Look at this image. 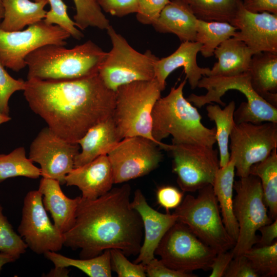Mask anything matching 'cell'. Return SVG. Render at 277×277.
<instances>
[{"label":"cell","mask_w":277,"mask_h":277,"mask_svg":"<svg viewBox=\"0 0 277 277\" xmlns=\"http://www.w3.org/2000/svg\"><path fill=\"white\" fill-rule=\"evenodd\" d=\"M171 1V0H170Z\"/></svg>","instance_id":"11a10c76"},{"label":"cell","mask_w":277,"mask_h":277,"mask_svg":"<svg viewBox=\"0 0 277 277\" xmlns=\"http://www.w3.org/2000/svg\"><path fill=\"white\" fill-rule=\"evenodd\" d=\"M235 103L231 101L224 109L219 105H209L206 106L207 116L210 121H214L216 126L215 136L219 149L220 168L225 166L230 161L228 143L230 134L235 125L233 113Z\"/></svg>","instance_id":"83f0119b"},{"label":"cell","mask_w":277,"mask_h":277,"mask_svg":"<svg viewBox=\"0 0 277 277\" xmlns=\"http://www.w3.org/2000/svg\"><path fill=\"white\" fill-rule=\"evenodd\" d=\"M26 81L23 79H15L7 71L0 62V112L9 115V100L16 91L24 90Z\"/></svg>","instance_id":"f35d334b"},{"label":"cell","mask_w":277,"mask_h":277,"mask_svg":"<svg viewBox=\"0 0 277 277\" xmlns=\"http://www.w3.org/2000/svg\"><path fill=\"white\" fill-rule=\"evenodd\" d=\"M68 274L69 270L66 268L54 267L46 276L49 277H65L68 276Z\"/></svg>","instance_id":"c3c4849f"},{"label":"cell","mask_w":277,"mask_h":277,"mask_svg":"<svg viewBox=\"0 0 277 277\" xmlns=\"http://www.w3.org/2000/svg\"><path fill=\"white\" fill-rule=\"evenodd\" d=\"M67 186H75L82 192V197L94 200L105 194L114 184L112 167L107 154L74 168L65 177Z\"/></svg>","instance_id":"ffe728a7"},{"label":"cell","mask_w":277,"mask_h":277,"mask_svg":"<svg viewBox=\"0 0 277 277\" xmlns=\"http://www.w3.org/2000/svg\"><path fill=\"white\" fill-rule=\"evenodd\" d=\"M4 9L3 6V0H0V23L3 18Z\"/></svg>","instance_id":"816d5d0a"},{"label":"cell","mask_w":277,"mask_h":277,"mask_svg":"<svg viewBox=\"0 0 277 277\" xmlns=\"http://www.w3.org/2000/svg\"><path fill=\"white\" fill-rule=\"evenodd\" d=\"M44 255L55 267H75L90 277L112 276L110 250H106L93 258L80 259L68 258L53 251L46 252Z\"/></svg>","instance_id":"f546056e"},{"label":"cell","mask_w":277,"mask_h":277,"mask_svg":"<svg viewBox=\"0 0 277 277\" xmlns=\"http://www.w3.org/2000/svg\"><path fill=\"white\" fill-rule=\"evenodd\" d=\"M75 7L73 16L76 27L81 30L89 27L106 30L110 25L96 0H73Z\"/></svg>","instance_id":"836d02e7"},{"label":"cell","mask_w":277,"mask_h":277,"mask_svg":"<svg viewBox=\"0 0 277 277\" xmlns=\"http://www.w3.org/2000/svg\"><path fill=\"white\" fill-rule=\"evenodd\" d=\"M33 1L39 2L43 0H33Z\"/></svg>","instance_id":"f5cc1de1"},{"label":"cell","mask_w":277,"mask_h":277,"mask_svg":"<svg viewBox=\"0 0 277 277\" xmlns=\"http://www.w3.org/2000/svg\"><path fill=\"white\" fill-rule=\"evenodd\" d=\"M48 2L50 9L47 11L43 21L48 24L58 26L75 39H81L84 34L69 17L65 3L62 0H48Z\"/></svg>","instance_id":"8d00e7d4"},{"label":"cell","mask_w":277,"mask_h":277,"mask_svg":"<svg viewBox=\"0 0 277 277\" xmlns=\"http://www.w3.org/2000/svg\"><path fill=\"white\" fill-rule=\"evenodd\" d=\"M234 257L232 252L227 251L217 253L214 258L210 270L211 272L210 277H223L230 263Z\"/></svg>","instance_id":"f6af8a7d"},{"label":"cell","mask_w":277,"mask_h":277,"mask_svg":"<svg viewBox=\"0 0 277 277\" xmlns=\"http://www.w3.org/2000/svg\"><path fill=\"white\" fill-rule=\"evenodd\" d=\"M229 138L230 158L234 161L236 175L246 177L252 165L277 148V123L235 124Z\"/></svg>","instance_id":"4fadbf2b"},{"label":"cell","mask_w":277,"mask_h":277,"mask_svg":"<svg viewBox=\"0 0 277 277\" xmlns=\"http://www.w3.org/2000/svg\"><path fill=\"white\" fill-rule=\"evenodd\" d=\"M248 73L253 90L277 108V53L261 52L254 54Z\"/></svg>","instance_id":"d4e9b609"},{"label":"cell","mask_w":277,"mask_h":277,"mask_svg":"<svg viewBox=\"0 0 277 277\" xmlns=\"http://www.w3.org/2000/svg\"><path fill=\"white\" fill-rule=\"evenodd\" d=\"M110 251L111 267L119 277H145V266L141 263L130 262L124 253L119 249Z\"/></svg>","instance_id":"74e56055"},{"label":"cell","mask_w":277,"mask_h":277,"mask_svg":"<svg viewBox=\"0 0 277 277\" xmlns=\"http://www.w3.org/2000/svg\"></svg>","instance_id":"db71d44e"},{"label":"cell","mask_w":277,"mask_h":277,"mask_svg":"<svg viewBox=\"0 0 277 277\" xmlns=\"http://www.w3.org/2000/svg\"><path fill=\"white\" fill-rule=\"evenodd\" d=\"M155 254L169 268L192 273L210 270L217 252L199 239L185 224L176 222L166 232Z\"/></svg>","instance_id":"30bf717a"},{"label":"cell","mask_w":277,"mask_h":277,"mask_svg":"<svg viewBox=\"0 0 277 277\" xmlns=\"http://www.w3.org/2000/svg\"><path fill=\"white\" fill-rule=\"evenodd\" d=\"M121 140L112 117L95 125L78 141L81 151L75 158L74 167H81L102 155L107 154Z\"/></svg>","instance_id":"7402d4cb"},{"label":"cell","mask_w":277,"mask_h":277,"mask_svg":"<svg viewBox=\"0 0 277 277\" xmlns=\"http://www.w3.org/2000/svg\"><path fill=\"white\" fill-rule=\"evenodd\" d=\"M240 178L233 184V212L239 226L238 237L231 249L234 256L253 247L259 240L257 231L273 221L264 201L260 179L252 174Z\"/></svg>","instance_id":"9c48e42d"},{"label":"cell","mask_w":277,"mask_h":277,"mask_svg":"<svg viewBox=\"0 0 277 277\" xmlns=\"http://www.w3.org/2000/svg\"><path fill=\"white\" fill-rule=\"evenodd\" d=\"M259 231L261 235L256 244V247L272 244L277 238V219L271 223L261 227Z\"/></svg>","instance_id":"7dc6e473"},{"label":"cell","mask_w":277,"mask_h":277,"mask_svg":"<svg viewBox=\"0 0 277 277\" xmlns=\"http://www.w3.org/2000/svg\"><path fill=\"white\" fill-rule=\"evenodd\" d=\"M197 19L230 24L243 0H183Z\"/></svg>","instance_id":"1f68e13d"},{"label":"cell","mask_w":277,"mask_h":277,"mask_svg":"<svg viewBox=\"0 0 277 277\" xmlns=\"http://www.w3.org/2000/svg\"><path fill=\"white\" fill-rule=\"evenodd\" d=\"M17 231L27 247L37 254L57 252L64 246L63 233L50 221L38 190L26 195Z\"/></svg>","instance_id":"9a60e30c"},{"label":"cell","mask_w":277,"mask_h":277,"mask_svg":"<svg viewBox=\"0 0 277 277\" xmlns=\"http://www.w3.org/2000/svg\"><path fill=\"white\" fill-rule=\"evenodd\" d=\"M128 184L112 188L99 197L81 196L72 227L63 233L64 246L81 249V258L117 249L126 256L138 255L143 241V222L131 206Z\"/></svg>","instance_id":"7a4b0ae2"},{"label":"cell","mask_w":277,"mask_h":277,"mask_svg":"<svg viewBox=\"0 0 277 277\" xmlns=\"http://www.w3.org/2000/svg\"><path fill=\"white\" fill-rule=\"evenodd\" d=\"M80 145L61 138L48 127L42 129L32 142L29 158L39 164L43 177L65 184L66 176L74 168Z\"/></svg>","instance_id":"2e32d148"},{"label":"cell","mask_w":277,"mask_h":277,"mask_svg":"<svg viewBox=\"0 0 277 277\" xmlns=\"http://www.w3.org/2000/svg\"><path fill=\"white\" fill-rule=\"evenodd\" d=\"M260 276L275 277L277 275V241L271 245L252 247L243 254Z\"/></svg>","instance_id":"e575fe53"},{"label":"cell","mask_w":277,"mask_h":277,"mask_svg":"<svg viewBox=\"0 0 277 277\" xmlns=\"http://www.w3.org/2000/svg\"><path fill=\"white\" fill-rule=\"evenodd\" d=\"M162 91L155 78L133 82L117 89L112 118L121 140L139 136L158 145L152 134V112Z\"/></svg>","instance_id":"5b68a950"},{"label":"cell","mask_w":277,"mask_h":277,"mask_svg":"<svg viewBox=\"0 0 277 277\" xmlns=\"http://www.w3.org/2000/svg\"><path fill=\"white\" fill-rule=\"evenodd\" d=\"M242 4L245 9L252 12L277 14V0H243Z\"/></svg>","instance_id":"bcb514c9"},{"label":"cell","mask_w":277,"mask_h":277,"mask_svg":"<svg viewBox=\"0 0 277 277\" xmlns=\"http://www.w3.org/2000/svg\"><path fill=\"white\" fill-rule=\"evenodd\" d=\"M197 19L183 0H171L152 26L162 33H172L183 42L195 41Z\"/></svg>","instance_id":"603a6c76"},{"label":"cell","mask_w":277,"mask_h":277,"mask_svg":"<svg viewBox=\"0 0 277 277\" xmlns=\"http://www.w3.org/2000/svg\"><path fill=\"white\" fill-rule=\"evenodd\" d=\"M249 174L258 176L261 182L263 199L269 215L277 219V151L273 149L265 159L252 165Z\"/></svg>","instance_id":"f1b7e54d"},{"label":"cell","mask_w":277,"mask_h":277,"mask_svg":"<svg viewBox=\"0 0 277 277\" xmlns=\"http://www.w3.org/2000/svg\"><path fill=\"white\" fill-rule=\"evenodd\" d=\"M202 45L196 42H183L177 49L168 56L159 58L154 66V76L162 91L165 89L166 80L175 70L183 67L191 89L197 87L199 81L208 76L210 68L200 67L196 56Z\"/></svg>","instance_id":"d6986e66"},{"label":"cell","mask_w":277,"mask_h":277,"mask_svg":"<svg viewBox=\"0 0 277 277\" xmlns=\"http://www.w3.org/2000/svg\"><path fill=\"white\" fill-rule=\"evenodd\" d=\"M224 277H259V274L244 255L234 256L230 262Z\"/></svg>","instance_id":"7bdbcfd3"},{"label":"cell","mask_w":277,"mask_h":277,"mask_svg":"<svg viewBox=\"0 0 277 277\" xmlns=\"http://www.w3.org/2000/svg\"><path fill=\"white\" fill-rule=\"evenodd\" d=\"M131 206L140 214L144 230L143 242L134 263L145 265L154 258L160 241L177 218L173 213L164 214L152 208L140 189L135 191Z\"/></svg>","instance_id":"ac0fdd59"},{"label":"cell","mask_w":277,"mask_h":277,"mask_svg":"<svg viewBox=\"0 0 277 277\" xmlns=\"http://www.w3.org/2000/svg\"><path fill=\"white\" fill-rule=\"evenodd\" d=\"M15 260L13 256L0 252V272L5 264L13 262Z\"/></svg>","instance_id":"681fc988"},{"label":"cell","mask_w":277,"mask_h":277,"mask_svg":"<svg viewBox=\"0 0 277 277\" xmlns=\"http://www.w3.org/2000/svg\"><path fill=\"white\" fill-rule=\"evenodd\" d=\"M23 91L31 109L56 135L72 143L112 117L115 107V92L98 74L69 80H27Z\"/></svg>","instance_id":"6da1fadb"},{"label":"cell","mask_w":277,"mask_h":277,"mask_svg":"<svg viewBox=\"0 0 277 277\" xmlns=\"http://www.w3.org/2000/svg\"><path fill=\"white\" fill-rule=\"evenodd\" d=\"M102 11L122 17L137 10V0H96Z\"/></svg>","instance_id":"60d3db41"},{"label":"cell","mask_w":277,"mask_h":277,"mask_svg":"<svg viewBox=\"0 0 277 277\" xmlns=\"http://www.w3.org/2000/svg\"><path fill=\"white\" fill-rule=\"evenodd\" d=\"M47 45L28 54L27 80H69L98 74L107 52L91 40L71 48Z\"/></svg>","instance_id":"277c9868"},{"label":"cell","mask_w":277,"mask_h":277,"mask_svg":"<svg viewBox=\"0 0 277 277\" xmlns=\"http://www.w3.org/2000/svg\"><path fill=\"white\" fill-rule=\"evenodd\" d=\"M70 36L58 26L43 20L25 30L6 31L0 29V62L5 68L19 72L27 66L25 58L30 53L47 45L65 46Z\"/></svg>","instance_id":"7c38bea8"},{"label":"cell","mask_w":277,"mask_h":277,"mask_svg":"<svg viewBox=\"0 0 277 277\" xmlns=\"http://www.w3.org/2000/svg\"><path fill=\"white\" fill-rule=\"evenodd\" d=\"M196 196L187 194L173 213L203 243L217 253L232 249L235 242L222 221L212 185L198 190Z\"/></svg>","instance_id":"52a82bcc"},{"label":"cell","mask_w":277,"mask_h":277,"mask_svg":"<svg viewBox=\"0 0 277 277\" xmlns=\"http://www.w3.org/2000/svg\"><path fill=\"white\" fill-rule=\"evenodd\" d=\"M170 0H137V21L143 25L154 24Z\"/></svg>","instance_id":"ab89813d"},{"label":"cell","mask_w":277,"mask_h":277,"mask_svg":"<svg viewBox=\"0 0 277 277\" xmlns=\"http://www.w3.org/2000/svg\"><path fill=\"white\" fill-rule=\"evenodd\" d=\"M230 24L237 29L233 37L244 42L254 54L277 53V14L252 12L242 3Z\"/></svg>","instance_id":"e0dca14e"},{"label":"cell","mask_w":277,"mask_h":277,"mask_svg":"<svg viewBox=\"0 0 277 277\" xmlns=\"http://www.w3.org/2000/svg\"><path fill=\"white\" fill-rule=\"evenodd\" d=\"M11 118L9 116L0 112V125L9 121Z\"/></svg>","instance_id":"f907efd6"},{"label":"cell","mask_w":277,"mask_h":277,"mask_svg":"<svg viewBox=\"0 0 277 277\" xmlns=\"http://www.w3.org/2000/svg\"><path fill=\"white\" fill-rule=\"evenodd\" d=\"M106 30L112 48L98 74L108 88L115 92L122 85L155 78L154 66L159 58L151 50L137 51L111 25Z\"/></svg>","instance_id":"ba28073f"},{"label":"cell","mask_w":277,"mask_h":277,"mask_svg":"<svg viewBox=\"0 0 277 277\" xmlns=\"http://www.w3.org/2000/svg\"><path fill=\"white\" fill-rule=\"evenodd\" d=\"M41 175L40 168L26 157L24 147H18L7 154H0V183L11 177L37 179Z\"/></svg>","instance_id":"d6a6232c"},{"label":"cell","mask_w":277,"mask_h":277,"mask_svg":"<svg viewBox=\"0 0 277 277\" xmlns=\"http://www.w3.org/2000/svg\"><path fill=\"white\" fill-rule=\"evenodd\" d=\"M183 191L172 186H163L158 188L156 192V199L158 204L163 207L167 213L175 209L182 203Z\"/></svg>","instance_id":"b9f144b4"},{"label":"cell","mask_w":277,"mask_h":277,"mask_svg":"<svg viewBox=\"0 0 277 277\" xmlns=\"http://www.w3.org/2000/svg\"><path fill=\"white\" fill-rule=\"evenodd\" d=\"M48 0H3L4 17L0 29L6 31L23 30L25 27L43 20Z\"/></svg>","instance_id":"4316f807"},{"label":"cell","mask_w":277,"mask_h":277,"mask_svg":"<svg viewBox=\"0 0 277 277\" xmlns=\"http://www.w3.org/2000/svg\"><path fill=\"white\" fill-rule=\"evenodd\" d=\"M236 31L227 22L197 19L195 41L202 45L200 52L206 58L214 55L216 48L227 39L233 37Z\"/></svg>","instance_id":"4dcf8cb0"},{"label":"cell","mask_w":277,"mask_h":277,"mask_svg":"<svg viewBox=\"0 0 277 277\" xmlns=\"http://www.w3.org/2000/svg\"><path fill=\"white\" fill-rule=\"evenodd\" d=\"M61 185L57 180L43 177L40 181L38 190L42 194L44 206L46 210L50 213L54 225L64 233L74 223L81 196L69 198L62 191Z\"/></svg>","instance_id":"44dd1931"},{"label":"cell","mask_w":277,"mask_h":277,"mask_svg":"<svg viewBox=\"0 0 277 277\" xmlns=\"http://www.w3.org/2000/svg\"><path fill=\"white\" fill-rule=\"evenodd\" d=\"M27 246L22 238L13 230L0 205V252L10 255L16 260L24 254Z\"/></svg>","instance_id":"d590c367"},{"label":"cell","mask_w":277,"mask_h":277,"mask_svg":"<svg viewBox=\"0 0 277 277\" xmlns=\"http://www.w3.org/2000/svg\"><path fill=\"white\" fill-rule=\"evenodd\" d=\"M145 266L146 276L149 277H196L192 273H185L172 269L161 260L155 258L148 263Z\"/></svg>","instance_id":"ee69618b"},{"label":"cell","mask_w":277,"mask_h":277,"mask_svg":"<svg viewBox=\"0 0 277 277\" xmlns=\"http://www.w3.org/2000/svg\"><path fill=\"white\" fill-rule=\"evenodd\" d=\"M234 174V161L230 158L225 166L219 168L212 186L225 227L236 242L239 226L233 212Z\"/></svg>","instance_id":"484cf974"},{"label":"cell","mask_w":277,"mask_h":277,"mask_svg":"<svg viewBox=\"0 0 277 277\" xmlns=\"http://www.w3.org/2000/svg\"><path fill=\"white\" fill-rule=\"evenodd\" d=\"M207 90L205 95L191 94L186 99L197 108L212 102L222 106L225 104L221 97L226 92L235 90L243 93L247 102H242L233 113L236 124L250 123L259 124L270 122L277 123V108L260 96L253 89L248 72L230 76H204L197 87Z\"/></svg>","instance_id":"8992f818"},{"label":"cell","mask_w":277,"mask_h":277,"mask_svg":"<svg viewBox=\"0 0 277 277\" xmlns=\"http://www.w3.org/2000/svg\"><path fill=\"white\" fill-rule=\"evenodd\" d=\"M170 153L172 172L183 192H192L213 185L220 168L218 151L213 148L194 145H159Z\"/></svg>","instance_id":"8fae6325"},{"label":"cell","mask_w":277,"mask_h":277,"mask_svg":"<svg viewBox=\"0 0 277 277\" xmlns=\"http://www.w3.org/2000/svg\"><path fill=\"white\" fill-rule=\"evenodd\" d=\"M253 52L242 41L230 37L222 43L215 50L217 59L208 75L230 76L247 72Z\"/></svg>","instance_id":"cb8c5ba5"},{"label":"cell","mask_w":277,"mask_h":277,"mask_svg":"<svg viewBox=\"0 0 277 277\" xmlns=\"http://www.w3.org/2000/svg\"><path fill=\"white\" fill-rule=\"evenodd\" d=\"M107 155L112 167L114 184L123 183L149 174L163 159L155 143L139 136L124 138Z\"/></svg>","instance_id":"5bb4252c"},{"label":"cell","mask_w":277,"mask_h":277,"mask_svg":"<svg viewBox=\"0 0 277 277\" xmlns=\"http://www.w3.org/2000/svg\"><path fill=\"white\" fill-rule=\"evenodd\" d=\"M185 78L177 87L156 102L152 112V134L158 143L171 136L172 144L194 145L213 148L216 143L215 127L209 128L202 123L196 107L183 95Z\"/></svg>","instance_id":"3957f363"}]
</instances>
